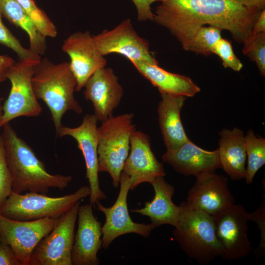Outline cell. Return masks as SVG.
Wrapping results in <instances>:
<instances>
[{"instance_id": "cell-1", "label": "cell", "mask_w": 265, "mask_h": 265, "mask_svg": "<svg viewBox=\"0 0 265 265\" xmlns=\"http://www.w3.org/2000/svg\"><path fill=\"white\" fill-rule=\"evenodd\" d=\"M153 22L166 28L185 45L205 25L228 31L242 43L250 35L262 10L245 6L236 0H160Z\"/></svg>"}, {"instance_id": "cell-2", "label": "cell", "mask_w": 265, "mask_h": 265, "mask_svg": "<svg viewBox=\"0 0 265 265\" xmlns=\"http://www.w3.org/2000/svg\"><path fill=\"white\" fill-rule=\"evenodd\" d=\"M2 127L13 191L46 194L51 188L62 190L68 186L72 179L71 176L53 175L47 172L31 148L17 135L9 123Z\"/></svg>"}, {"instance_id": "cell-3", "label": "cell", "mask_w": 265, "mask_h": 265, "mask_svg": "<svg viewBox=\"0 0 265 265\" xmlns=\"http://www.w3.org/2000/svg\"><path fill=\"white\" fill-rule=\"evenodd\" d=\"M32 85L37 99L43 100L50 109L56 132L68 110L82 113L74 97L77 81L69 62L55 64L47 58L41 59L34 67Z\"/></svg>"}, {"instance_id": "cell-4", "label": "cell", "mask_w": 265, "mask_h": 265, "mask_svg": "<svg viewBox=\"0 0 265 265\" xmlns=\"http://www.w3.org/2000/svg\"><path fill=\"white\" fill-rule=\"evenodd\" d=\"M181 212L173 235L181 248L190 258L206 265L221 256L212 216L180 204Z\"/></svg>"}, {"instance_id": "cell-5", "label": "cell", "mask_w": 265, "mask_h": 265, "mask_svg": "<svg viewBox=\"0 0 265 265\" xmlns=\"http://www.w3.org/2000/svg\"><path fill=\"white\" fill-rule=\"evenodd\" d=\"M90 194L89 186H84L73 193L59 197L37 192L18 193L12 191L0 209V213L7 218L22 221L58 218Z\"/></svg>"}, {"instance_id": "cell-6", "label": "cell", "mask_w": 265, "mask_h": 265, "mask_svg": "<svg viewBox=\"0 0 265 265\" xmlns=\"http://www.w3.org/2000/svg\"><path fill=\"white\" fill-rule=\"evenodd\" d=\"M133 117L132 113L112 116L98 128L99 170L110 175L115 187L130 152Z\"/></svg>"}, {"instance_id": "cell-7", "label": "cell", "mask_w": 265, "mask_h": 265, "mask_svg": "<svg viewBox=\"0 0 265 265\" xmlns=\"http://www.w3.org/2000/svg\"><path fill=\"white\" fill-rule=\"evenodd\" d=\"M80 202L59 217L34 248L28 265H72L74 230Z\"/></svg>"}, {"instance_id": "cell-8", "label": "cell", "mask_w": 265, "mask_h": 265, "mask_svg": "<svg viewBox=\"0 0 265 265\" xmlns=\"http://www.w3.org/2000/svg\"><path fill=\"white\" fill-rule=\"evenodd\" d=\"M212 217L221 257L234 260L248 256L252 246L247 235L249 213L245 208L234 203Z\"/></svg>"}, {"instance_id": "cell-9", "label": "cell", "mask_w": 265, "mask_h": 265, "mask_svg": "<svg viewBox=\"0 0 265 265\" xmlns=\"http://www.w3.org/2000/svg\"><path fill=\"white\" fill-rule=\"evenodd\" d=\"M34 67L19 60L8 71L6 78L11 82V87L3 105L1 127L16 118L37 117L41 113L42 107L32 85Z\"/></svg>"}, {"instance_id": "cell-10", "label": "cell", "mask_w": 265, "mask_h": 265, "mask_svg": "<svg viewBox=\"0 0 265 265\" xmlns=\"http://www.w3.org/2000/svg\"><path fill=\"white\" fill-rule=\"evenodd\" d=\"M58 218L22 221L7 218L0 213V241L12 248L22 265H28L34 248L53 230Z\"/></svg>"}, {"instance_id": "cell-11", "label": "cell", "mask_w": 265, "mask_h": 265, "mask_svg": "<svg viewBox=\"0 0 265 265\" xmlns=\"http://www.w3.org/2000/svg\"><path fill=\"white\" fill-rule=\"evenodd\" d=\"M93 39L96 48L103 56L117 53L124 56L131 62L158 64L149 50L148 41L137 34L129 18L124 20L111 30L105 29L93 35Z\"/></svg>"}, {"instance_id": "cell-12", "label": "cell", "mask_w": 265, "mask_h": 265, "mask_svg": "<svg viewBox=\"0 0 265 265\" xmlns=\"http://www.w3.org/2000/svg\"><path fill=\"white\" fill-rule=\"evenodd\" d=\"M119 185L118 197L111 207H106L100 201L96 204L98 210L104 214L106 218L105 222L102 226V246L104 249H106L115 238L123 235L134 233L147 237L155 228L151 223H135L131 219L127 205V196L131 182L130 177L123 171Z\"/></svg>"}, {"instance_id": "cell-13", "label": "cell", "mask_w": 265, "mask_h": 265, "mask_svg": "<svg viewBox=\"0 0 265 265\" xmlns=\"http://www.w3.org/2000/svg\"><path fill=\"white\" fill-rule=\"evenodd\" d=\"M98 121L94 114H87L79 126L70 128L62 125L56 132L59 137L69 135L76 140L85 160V177L90 188V203L94 207L98 202L106 198V194L100 188L98 177Z\"/></svg>"}, {"instance_id": "cell-14", "label": "cell", "mask_w": 265, "mask_h": 265, "mask_svg": "<svg viewBox=\"0 0 265 265\" xmlns=\"http://www.w3.org/2000/svg\"><path fill=\"white\" fill-rule=\"evenodd\" d=\"M62 50L70 57V68L77 81V91L84 87L96 71L106 65V59L98 51L93 36L88 31L70 35L63 41Z\"/></svg>"}, {"instance_id": "cell-15", "label": "cell", "mask_w": 265, "mask_h": 265, "mask_svg": "<svg viewBox=\"0 0 265 265\" xmlns=\"http://www.w3.org/2000/svg\"><path fill=\"white\" fill-rule=\"evenodd\" d=\"M228 179L222 175L206 173L196 177L195 182L188 192L185 204L212 216L235 203Z\"/></svg>"}, {"instance_id": "cell-16", "label": "cell", "mask_w": 265, "mask_h": 265, "mask_svg": "<svg viewBox=\"0 0 265 265\" xmlns=\"http://www.w3.org/2000/svg\"><path fill=\"white\" fill-rule=\"evenodd\" d=\"M130 178V189L143 183H151L159 177H164L162 164L154 155L149 135L134 129L130 139V150L123 171Z\"/></svg>"}, {"instance_id": "cell-17", "label": "cell", "mask_w": 265, "mask_h": 265, "mask_svg": "<svg viewBox=\"0 0 265 265\" xmlns=\"http://www.w3.org/2000/svg\"><path fill=\"white\" fill-rule=\"evenodd\" d=\"M84 87V97L92 102L98 121L104 122L113 116L121 102L123 89L111 68L105 67L96 71Z\"/></svg>"}, {"instance_id": "cell-18", "label": "cell", "mask_w": 265, "mask_h": 265, "mask_svg": "<svg viewBox=\"0 0 265 265\" xmlns=\"http://www.w3.org/2000/svg\"><path fill=\"white\" fill-rule=\"evenodd\" d=\"M92 206L90 203L79 207L71 254L74 265H97L100 262L98 252L102 245V226L94 215Z\"/></svg>"}, {"instance_id": "cell-19", "label": "cell", "mask_w": 265, "mask_h": 265, "mask_svg": "<svg viewBox=\"0 0 265 265\" xmlns=\"http://www.w3.org/2000/svg\"><path fill=\"white\" fill-rule=\"evenodd\" d=\"M164 162L170 165L179 173L195 177L215 173L221 168L218 149L204 150L189 139L174 149H167L162 156Z\"/></svg>"}, {"instance_id": "cell-20", "label": "cell", "mask_w": 265, "mask_h": 265, "mask_svg": "<svg viewBox=\"0 0 265 265\" xmlns=\"http://www.w3.org/2000/svg\"><path fill=\"white\" fill-rule=\"evenodd\" d=\"M150 184L155 191L153 199L146 202L143 208L131 211L149 217L155 228L164 224L175 227L179 219L181 207L173 202L172 198L175 192L173 186L167 183L164 177H159Z\"/></svg>"}, {"instance_id": "cell-21", "label": "cell", "mask_w": 265, "mask_h": 265, "mask_svg": "<svg viewBox=\"0 0 265 265\" xmlns=\"http://www.w3.org/2000/svg\"><path fill=\"white\" fill-rule=\"evenodd\" d=\"M158 106L159 122L167 149H174L187 141L181 119V111L186 97L160 93Z\"/></svg>"}, {"instance_id": "cell-22", "label": "cell", "mask_w": 265, "mask_h": 265, "mask_svg": "<svg viewBox=\"0 0 265 265\" xmlns=\"http://www.w3.org/2000/svg\"><path fill=\"white\" fill-rule=\"evenodd\" d=\"M219 135L218 150L221 168L233 180L245 179L247 157L244 132L237 128L223 129Z\"/></svg>"}, {"instance_id": "cell-23", "label": "cell", "mask_w": 265, "mask_h": 265, "mask_svg": "<svg viewBox=\"0 0 265 265\" xmlns=\"http://www.w3.org/2000/svg\"><path fill=\"white\" fill-rule=\"evenodd\" d=\"M132 63L160 93L193 97L200 91V87L189 77L168 72L158 64L140 61Z\"/></svg>"}, {"instance_id": "cell-24", "label": "cell", "mask_w": 265, "mask_h": 265, "mask_svg": "<svg viewBox=\"0 0 265 265\" xmlns=\"http://www.w3.org/2000/svg\"><path fill=\"white\" fill-rule=\"evenodd\" d=\"M0 9L11 23L20 27L27 34L29 49L40 55L47 50L46 37L38 30L23 8L16 0H0Z\"/></svg>"}, {"instance_id": "cell-25", "label": "cell", "mask_w": 265, "mask_h": 265, "mask_svg": "<svg viewBox=\"0 0 265 265\" xmlns=\"http://www.w3.org/2000/svg\"><path fill=\"white\" fill-rule=\"evenodd\" d=\"M247 165L245 182L252 183L257 172L265 164V139L250 129L244 136Z\"/></svg>"}, {"instance_id": "cell-26", "label": "cell", "mask_w": 265, "mask_h": 265, "mask_svg": "<svg viewBox=\"0 0 265 265\" xmlns=\"http://www.w3.org/2000/svg\"><path fill=\"white\" fill-rule=\"evenodd\" d=\"M222 30L214 26H203L182 47L185 51L198 54L205 55L212 54L216 43L222 38Z\"/></svg>"}, {"instance_id": "cell-27", "label": "cell", "mask_w": 265, "mask_h": 265, "mask_svg": "<svg viewBox=\"0 0 265 265\" xmlns=\"http://www.w3.org/2000/svg\"><path fill=\"white\" fill-rule=\"evenodd\" d=\"M2 15L0 9V44L14 51L19 61L35 66L41 60V55L22 46L19 40L3 24Z\"/></svg>"}, {"instance_id": "cell-28", "label": "cell", "mask_w": 265, "mask_h": 265, "mask_svg": "<svg viewBox=\"0 0 265 265\" xmlns=\"http://www.w3.org/2000/svg\"><path fill=\"white\" fill-rule=\"evenodd\" d=\"M24 9L40 32L46 37L55 38L57 28L47 14L36 4L33 0H16Z\"/></svg>"}, {"instance_id": "cell-29", "label": "cell", "mask_w": 265, "mask_h": 265, "mask_svg": "<svg viewBox=\"0 0 265 265\" xmlns=\"http://www.w3.org/2000/svg\"><path fill=\"white\" fill-rule=\"evenodd\" d=\"M242 53L256 63L260 75L265 77V32L253 33L243 43Z\"/></svg>"}, {"instance_id": "cell-30", "label": "cell", "mask_w": 265, "mask_h": 265, "mask_svg": "<svg viewBox=\"0 0 265 265\" xmlns=\"http://www.w3.org/2000/svg\"><path fill=\"white\" fill-rule=\"evenodd\" d=\"M12 191V179L7 160L4 142L0 134V209Z\"/></svg>"}, {"instance_id": "cell-31", "label": "cell", "mask_w": 265, "mask_h": 265, "mask_svg": "<svg viewBox=\"0 0 265 265\" xmlns=\"http://www.w3.org/2000/svg\"><path fill=\"white\" fill-rule=\"evenodd\" d=\"M213 53L218 55L222 60L223 66L239 72L243 67L240 60L235 55L230 41L221 38L216 43Z\"/></svg>"}, {"instance_id": "cell-32", "label": "cell", "mask_w": 265, "mask_h": 265, "mask_svg": "<svg viewBox=\"0 0 265 265\" xmlns=\"http://www.w3.org/2000/svg\"><path fill=\"white\" fill-rule=\"evenodd\" d=\"M134 4L137 14V20L139 22L153 21L154 13L152 11L151 4L160 0H131Z\"/></svg>"}, {"instance_id": "cell-33", "label": "cell", "mask_w": 265, "mask_h": 265, "mask_svg": "<svg viewBox=\"0 0 265 265\" xmlns=\"http://www.w3.org/2000/svg\"><path fill=\"white\" fill-rule=\"evenodd\" d=\"M250 220L256 222L258 225L261 231V240L259 249L262 251L265 250V204L263 201L256 211L249 213Z\"/></svg>"}, {"instance_id": "cell-34", "label": "cell", "mask_w": 265, "mask_h": 265, "mask_svg": "<svg viewBox=\"0 0 265 265\" xmlns=\"http://www.w3.org/2000/svg\"><path fill=\"white\" fill-rule=\"evenodd\" d=\"M0 265H22L12 248L0 242Z\"/></svg>"}, {"instance_id": "cell-35", "label": "cell", "mask_w": 265, "mask_h": 265, "mask_svg": "<svg viewBox=\"0 0 265 265\" xmlns=\"http://www.w3.org/2000/svg\"><path fill=\"white\" fill-rule=\"evenodd\" d=\"M15 62L11 57L0 54V83L7 79V74Z\"/></svg>"}, {"instance_id": "cell-36", "label": "cell", "mask_w": 265, "mask_h": 265, "mask_svg": "<svg viewBox=\"0 0 265 265\" xmlns=\"http://www.w3.org/2000/svg\"><path fill=\"white\" fill-rule=\"evenodd\" d=\"M252 32L253 33L265 32V9L261 11L252 26Z\"/></svg>"}, {"instance_id": "cell-37", "label": "cell", "mask_w": 265, "mask_h": 265, "mask_svg": "<svg viewBox=\"0 0 265 265\" xmlns=\"http://www.w3.org/2000/svg\"><path fill=\"white\" fill-rule=\"evenodd\" d=\"M241 4L250 8L265 9V0H236Z\"/></svg>"}, {"instance_id": "cell-38", "label": "cell", "mask_w": 265, "mask_h": 265, "mask_svg": "<svg viewBox=\"0 0 265 265\" xmlns=\"http://www.w3.org/2000/svg\"><path fill=\"white\" fill-rule=\"evenodd\" d=\"M2 99L0 97V128H1V123L3 116V106L1 105V101Z\"/></svg>"}, {"instance_id": "cell-39", "label": "cell", "mask_w": 265, "mask_h": 265, "mask_svg": "<svg viewBox=\"0 0 265 265\" xmlns=\"http://www.w3.org/2000/svg\"></svg>"}]
</instances>
